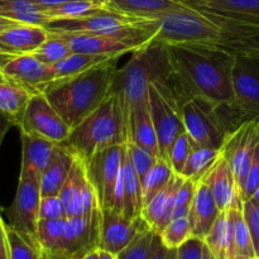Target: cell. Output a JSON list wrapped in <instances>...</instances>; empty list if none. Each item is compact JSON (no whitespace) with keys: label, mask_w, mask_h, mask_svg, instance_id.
Here are the masks:
<instances>
[{"label":"cell","mask_w":259,"mask_h":259,"mask_svg":"<svg viewBox=\"0 0 259 259\" xmlns=\"http://www.w3.org/2000/svg\"><path fill=\"white\" fill-rule=\"evenodd\" d=\"M40 200V177L35 175L20 174L14 201L5 210L10 227L38 245L39 243L37 232Z\"/></svg>","instance_id":"cell-7"},{"label":"cell","mask_w":259,"mask_h":259,"mask_svg":"<svg viewBox=\"0 0 259 259\" xmlns=\"http://www.w3.org/2000/svg\"><path fill=\"white\" fill-rule=\"evenodd\" d=\"M126 143L111 146L85 161L86 174L96 192L100 209L114 206L115 190L124 169Z\"/></svg>","instance_id":"cell-6"},{"label":"cell","mask_w":259,"mask_h":259,"mask_svg":"<svg viewBox=\"0 0 259 259\" xmlns=\"http://www.w3.org/2000/svg\"><path fill=\"white\" fill-rule=\"evenodd\" d=\"M114 57H119V56H103L72 52L66 58L58 61L55 65L50 66L53 81L60 80V78L71 77V76L85 72V71L91 70V68L101 65V63H105L106 61L111 60Z\"/></svg>","instance_id":"cell-28"},{"label":"cell","mask_w":259,"mask_h":259,"mask_svg":"<svg viewBox=\"0 0 259 259\" xmlns=\"http://www.w3.org/2000/svg\"><path fill=\"white\" fill-rule=\"evenodd\" d=\"M250 199H252L253 201L257 202V204H259V187H258L257 190H255V192H254V194H253V196L250 197Z\"/></svg>","instance_id":"cell-61"},{"label":"cell","mask_w":259,"mask_h":259,"mask_svg":"<svg viewBox=\"0 0 259 259\" xmlns=\"http://www.w3.org/2000/svg\"><path fill=\"white\" fill-rule=\"evenodd\" d=\"M119 58H111L78 75L52 81L43 89L42 93L71 131L111 95Z\"/></svg>","instance_id":"cell-3"},{"label":"cell","mask_w":259,"mask_h":259,"mask_svg":"<svg viewBox=\"0 0 259 259\" xmlns=\"http://www.w3.org/2000/svg\"><path fill=\"white\" fill-rule=\"evenodd\" d=\"M196 187L197 182L185 179L176 194V205L175 206H181V205L191 206L192 200H194L195 194H196Z\"/></svg>","instance_id":"cell-47"},{"label":"cell","mask_w":259,"mask_h":259,"mask_svg":"<svg viewBox=\"0 0 259 259\" xmlns=\"http://www.w3.org/2000/svg\"><path fill=\"white\" fill-rule=\"evenodd\" d=\"M66 220H67V218L53 220H39L37 238L42 250L60 254L63 237H65Z\"/></svg>","instance_id":"cell-33"},{"label":"cell","mask_w":259,"mask_h":259,"mask_svg":"<svg viewBox=\"0 0 259 259\" xmlns=\"http://www.w3.org/2000/svg\"><path fill=\"white\" fill-rule=\"evenodd\" d=\"M0 259H9V239H8L7 223L0 214Z\"/></svg>","instance_id":"cell-49"},{"label":"cell","mask_w":259,"mask_h":259,"mask_svg":"<svg viewBox=\"0 0 259 259\" xmlns=\"http://www.w3.org/2000/svg\"><path fill=\"white\" fill-rule=\"evenodd\" d=\"M220 157H222V149L195 146L180 176L200 182Z\"/></svg>","instance_id":"cell-31"},{"label":"cell","mask_w":259,"mask_h":259,"mask_svg":"<svg viewBox=\"0 0 259 259\" xmlns=\"http://www.w3.org/2000/svg\"><path fill=\"white\" fill-rule=\"evenodd\" d=\"M148 104L152 120L158 137L162 158L167 159L168 152L177 137L185 131L181 105L164 95L153 82L149 85Z\"/></svg>","instance_id":"cell-9"},{"label":"cell","mask_w":259,"mask_h":259,"mask_svg":"<svg viewBox=\"0 0 259 259\" xmlns=\"http://www.w3.org/2000/svg\"><path fill=\"white\" fill-rule=\"evenodd\" d=\"M38 259H65V258L61 257V255L58 254H55V253H50V252H46V250H42V253H40L39 258Z\"/></svg>","instance_id":"cell-54"},{"label":"cell","mask_w":259,"mask_h":259,"mask_svg":"<svg viewBox=\"0 0 259 259\" xmlns=\"http://www.w3.org/2000/svg\"><path fill=\"white\" fill-rule=\"evenodd\" d=\"M184 5L235 13V14L259 15V0H195Z\"/></svg>","instance_id":"cell-35"},{"label":"cell","mask_w":259,"mask_h":259,"mask_svg":"<svg viewBox=\"0 0 259 259\" xmlns=\"http://www.w3.org/2000/svg\"><path fill=\"white\" fill-rule=\"evenodd\" d=\"M258 144L259 121L249 120L228 134L222 147L223 156L232 166L240 192L247 180Z\"/></svg>","instance_id":"cell-12"},{"label":"cell","mask_w":259,"mask_h":259,"mask_svg":"<svg viewBox=\"0 0 259 259\" xmlns=\"http://www.w3.org/2000/svg\"><path fill=\"white\" fill-rule=\"evenodd\" d=\"M20 24H22V23L17 22V20H13V19H10V18L0 15V34L4 32H7V30L10 29V28H14V27H17V25H20Z\"/></svg>","instance_id":"cell-53"},{"label":"cell","mask_w":259,"mask_h":259,"mask_svg":"<svg viewBox=\"0 0 259 259\" xmlns=\"http://www.w3.org/2000/svg\"><path fill=\"white\" fill-rule=\"evenodd\" d=\"M201 181L210 187L220 211H228L234 207L243 206L240 190L232 166L223 153L217 163L202 177Z\"/></svg>","instance_id":"cell-17"},{"label":"cell","mask_w":259,"mask_h":259,"mask_svg":"<svg viewBox=\"0 0 259 259\" xmlns=\"http://www.w3.org/2000/svg\"><path fill=\"white\" fill-rule=\"evenodd\" d=\"M126 131H128V142H133L162 158L158 137L149 111V104L136 106L131 111Z\"/></svg>","instance_id":"cell-24"},{"label":"cell","mask_w":259,"mask_h":259,"mask_svg":"<svg viewBox=\"0 0 259 259\" xmlns=\"http://www.w3.org/2000/svg\"><path fill=\"white\" fill-rule=\"evenodd\" d=\"M205 245L209 248L218 259H230L235 255L234 227L228 211H220L211 230L204 239Z\"/></svg>","instance_id":"cell-27"},{"label":"cell","mask_w":259,"mask_h":259,"mask_svg":"<svg viewBox=\"0 0 259 259\" xmlns=\"http://www.w3.org/2000/svg\"><path fill=\"white\" fill-rule=\"evenodd\" d=\"M0 15L17 20L22 24L42 27L51 20L46 14V10L29 0H0Z\"/></svg>","instance_id":"cell-30"},{"label":"cell","mask_w":259,"mask_h":259,"mask_svg":"<svg viewBox=\"0 0 259 259\" xmlns=\"http://www.w3.org/2000/svg\"><path fill=\"white\" fill-rule=\"evenodd\" d=\"M20 136H22L20 174L35 175L40 177L45 169L50 166L58 144L33 134L20 133Z\"/></svg>","instance_id":"cell-22"},{"label":"cell","mask_w":259,"mask_h":259,"mask_svg":"<svg viewBox=\"0 0 259 259\" xmlns=\"http://www.w3.org/2000/svg\"><path fill=\"white\" fill-rule=\"evenodd\" d=\"M37 93L5 75L0 67V111L7 114L19 126L30 99Z\"/></svg>","instance_id":"cell-23"},{"label":"cell","mask_w":259,"mask_h":259,"mask_svg":"<svg viewBox=\"0 0 259 259\" xmlns=\"http://www.w3.org/2000/svg\"><path fill=\"white\" fill-rule=\"evenodd\" d=\"M100 240L99 249L113 254L120 253L141 230L149 228L143 217L129 219L114 209H100Z\"/></svg>","instance_id":"cell-15"},{"label":"cell","mask_w":259,"mask_h":259,"mask_svg":"<svg viewBox=\"0 0 259 259\" xmlns=\"http://www.w3.org/2000/svg\"><path fill=\"white\" fill-rule=\"evenodd\" d=\"M190 209H191V206H186V205L175 206L174 211H172V214H171V220L181 219V218H189Z\"/></svg>","instance_id":"cell-52"},{"label":"cell","mask_w":259,"mask_h":259,"mask_svg":"<svg viewBox=\"0 0 259 259\" xmlns=\"http://www.w3.org/2000/svg\"><path fill=\"white\" fill-rule=\"evenodd\" d=\"M77 157L58 144L53 159L51 161L50 166L45 169L40 176V194L42 197L46 196H57L60 195L66 180L68 179L71 169L75 164Z\"/></svg>","instance_id":"cell-25"},{"label":"cell","mask_w":259,"mask_h":259,"mask_svg":"<svg viewBox=\"0 0 259 259\" xmlns=\"http://www.w3.org/2000/svg\"><path fill=\"white\" fill-rule=\"evenodd\" d=\"M258 187H259V144L257 146V148H255L254 156H253V161H252V164H250L249 172H248L247 180H245V184L244 186H243L242 192H240L242 201L249 200Z\"/></svg>","instance_id":"cell-45"},{"label":"cell","mask_w":259,"mask_h":259,"mask_svg":"<svg viewBox=\"0 0 259 259\" xmlns=\"http://www.w3.org/2000/svg\"><path fill=\"white\" fill-rule=\"evenodd\" d=\"M108 9L98 7L90 0H71V2L63 3L55 8L46 10L51 20L53 19H76V18L89 17V15L98 14V13L105 12Z\"/></svg>","instance_id":"cell-34"},{"label":"cell","mask_w":259,"mask_h":259,"mask_svg":"<svg viewBox=\"0 0 259 259\" xmlns=\"http://www.w3.org/2000/svg\"><path fill=\"white\" fill-rule=\"evenodd\" d=\"M184 180L180 175H175L171 181L148 204L144 205L142 210L143 219L157 234H161L162 230L171 222V214L176 205V194Z\"/></svg>","instance_id":"cell-19"},{"label":"cell","mask_w":259,"mask_h":259,"mask_svg":"<svg viewBox=\"0 0 259 259\" xmlns=\"http://www.w3.org/2000/svg\"><path fill=\"white\" fill-rule=\"evenodd\" d=\"M220 209L210 187L204 181L197 182L196 194L192 200L189 219L191 223L192 237L204 240L211 230Z\"/></svg>","instance_id":"cell-21"},{"label":"cell","mask_w":259,"mask_h":259,"mask_svg":"<svg viewBox=\"0 0 259 259\" xmlns=\"http://www.w3.org/2000/svg\"><path fill=\"white\" fill-rule=\"evenodd\" d=\"M228 212H229V217L233 222V227H234L235 254L257 255L255 254L254 245H253L249 228H248L244 215H243V206L230 209L228 210Z\"/></svg>","instance_id":"cell-36"},{"label":"cell","mask_w":259,"mask_h":259,"mask_svg":"<svg viewBox=\"0 0 259 259\" xmlns=\"http://www.w3.org/2000/svg\"><path fill=\"white\" fill-rule=\"evenodd\" d=\"M196 144L194 143L191 137L186 132H184L181 136L177 137V139L174 142L171 148H169L168 156H167V161L169 162L175 174H181Z\"/></svg>","instance_id":"cell-41"},{"label":"cell","mask_w":259,"mask_h":259,"mask_svg":"<svg viewBox=\"0 0 259 259\" xmlns=\"http://www.w3.org/2000/svg\"><path fill=\"white\" fill-rule=\"evenodd\" d=\"M126 153L131 157L132 163H133L134 168H136L137 174H138L139 179H143L146 176L147 172L157 163L159 157L152 153L148 149L143 148V147L138 146V144L133 143V142H126Z\"/></svg>","instance_id":"cell-42"},{"label":"cell","mask_w":259,"mask_h":259,"mask_svg":"<svg viewBox=\"0 0 259 259\" xmlns=\"http://www.w3.org/2000/svg\"><path fill=\"white\" fill-rule=\"evenodd\" d=\"M185 100L200 99L214 106L234 100L235 56L207 48L166 43Z\"/></svg>","instance_id":"cell-2"},{"label":"cell","mask_w":259,"mask_h":259,"mask_svg":"<svg viewBox=\"0 0 259 259\" xmlns=\"http://www.w3.org/2000/svg\"><path fill=\"white\" fill-rule=\"evenodd\" d=\"M71 53H72V50L70 48V46L60 35L51 33L50 38L39 48H37L34 52L30 53V55L37 57L40 62L51 66L66 58Z\"/></svg>","instance_id":"cell-38"},{"label":"cell","mask_w":259,"mask_h":259,"mask_svg":"<svg viewBox=\"0 0 259 259\" xmlns=\"http://www.w3.org/2000/svg\"><path fill=\"white\" fill-rule=\"evenodd\" d=\"M171 70L166 43L154 40L132 53V58L118 68L111 94L118 98L126 125L131 111L136 106L148 104V90L152 82L164 80Z\"/></svg>","instance_id":"cell-4"},{"label":"cell","mask_w":259,"mask_h":259,"mask_svg":"<svg viewBox=\"0 0 259 259\" xmlns=\"http://www.w3.org/2000/svg\"><path fill=\"white\" fill-rule=\"evenodd\" d=\"M128 142L125 115L118 98L109 96L94 113L70 132L61 143L76 157L88 161L103 149Z\"/></svg>","instance_id":"cell-5"},{"label":"cell","mask_w":259,"mask_h":259,"mask_svg":"<svg viewBox=\"0 0 259 259\" xmlns=\"http://www.w3.org/2000/svg\"><path fill=\"white\" fill-rule=\"evenodd\" d=\"M174 2L179 3V4H181V5H184V4H187V3L195 2V0H174Z\"/></svg>","instance_id":"cell-62"},{"label":"cell","mask_w":259,"mask_h":259,"mask_svg":"<svg viewBox=\"0 0 259 259\" xmlns=\"http://www.w3.org/2000/svg\"><path fill=\"white\" fill-rule=\"evenodd\" d=\"M42 25L20 24L0 34V52L9 56L30 55L50 38Z\"/></svg>","instance_id":"cell-20"},{"label":"cell","mask_w":259,"mask_h":259,"mask_svg":"<svg viewBox=\"0 0 259 259\" xmlns=\"http://www.w3.org/2000/svg\"><path fill=\"white\" fill-rule=\"evenodd\" d=\"M29 2H32L33 4L42 8L43 10H47V9H51V8L57 7V5L63 4V3L71 2V0H29Z\"/></svg>","instance_id":"cell-51"},{"label":"cell","mask_w":259,"mask_h":259,"mask_svg":"<svg viewBox=\"0 0 259 259\" xmlns=\"http://www.w3.org/2000/svg\"><path fill=\"white\" fill-rule=\"evenodd\" d=\"M0 67L5 75L37 94L42 93L43 89L53 81L50 66L40 62L33 55L13 56Z\"/></svg>","instance_id":"cell-18"},{"label":"cell","mask_w":259,"mask_h":259,"mask_svg":"<svg viewBox=\"0 0 259 259\" xmlns=\"http://www.w3.org/2000/svg\"><path fill=\"white\" fill-rule=\"evenodd\" d=\"M10 57H13V56H9V55H5V53H3V52H0V66L3 65V63L5 62V61L8 60V58H10Z\"/></svg>","instance_id":"cell-60"},{"label":"cell","mask_w":259,"mask_h":259,"mask_svg":"<svg viewBox=\"0 0 259 259\" xmlns=\"http://www.w3.org/2000/svg\"><path fill=\"white\" fill-rule=\"evenodd\" d=\"M9 239V259H38L42 248L23 237L20 233L7 224Z\"/></svg>","instance_id":"cell-39"},{"label":"cell","mask_w":259,"mask_h":259,"mask_svg":"<svg viewBox=\"0 0 259 259\" xmlns=\"http://www.w3.org/2000/svg\"><path fill=\"white\" fill-rule=\"evenodd\" d=\"M58 196L62 200L67 218L91 214L100 207L95 190L88 179L83 159L78 157L76 158L68 179L66 180Z\"/></svg>","instance_id":"cell-14"},{"label":"cell","mask_w":259,"mask_h":259,"mask_svg":"<svg viewBox=\"0 0 259 259\" xmlns=\"http://www.w3.org/2000/svg\"><path fill=\"white\" fill-rule=\"evenodd\" d=\"M149 259H177V249L166 247L161 240L159 234H156L153 253Z\"/></svg>","instance_id":"cell-48"},{"label":"cell","mask_w":259,"mask_h":259,"mask_svg":"<svg viewBox=\"0 0 259 259\" xmlns=\"http://www.w3.org/2000/svg\"><path fill=\"white\" fill-rule=\"evenodd\" d=\"M156 19L158 32L154 40L259 60V15L181 5Z\"/></svg>","instance_id":"cell-1"},{"label":"cell","mask_w":259,"mask_h":259,"mask_svg":"<svg viewBox=\"0 0 259 259\" xmlns=\"http://www.w3.org/2000/svg\"><path fill=\"white\" fill-rule=\"evenodd\" d=\"M243 215L252 235L255 254L259 257V204L252 199L243 201Z\"/></svg>","instance_id":"cell-43"},{"label":"cell","mask_w":259,"mask_h":259,"mask_svg":"<svg viewBox=\"0 0 259 259\" xmlns=\"http://www.w3.org/2000/svg\"><path fill=\"white\" fill-rule=\"evenodd\" d=\"M205 242L200 238H190L186 243L177 248V259H202Z\"/></svg>","instance_id":"cell-46"},{"label":"cell","mask_w":259,"mask_h":259,"mask_svg":"<svg viewBox=\"0 0 259 259\" xmlns=\"http://www.w3.org/2000/svg\"><path fill=\"white\" fill-rule=\"evenodd\" d=\"M90 2L94 3V4H95V5H98V7L104 8V9H108L109 5H110L111 0H90Z\"/></svg>","instance_id":"cell-56"},{"label":"cell","mask_w":259,"mask_h":259,"mask_svg":"<svg viewBox=\"0 0 259 259\" xmlns=\"http://www.w3.org/2000/svg\"><path fill=\"white\" fill-rule=\"evenodd\" d=\"M171 164L167 159L159 158L157 163L149 169L146 176L141 180L142 197H143V207L148 204L175 176Z\"/></svg>","instance_id":"cell-32"},{"label":"cell","mask_w":259,"mask_h":259,"mask_svg":"<svg viewBox=\"0 0 259 259\" xmlns=\"http://www.w3.org/2000/svg\"><path fill=\"white\" fill-rule=\"evenodd\" d=\"M163 244L168 248L181 247L184 243H186L190 238H192L191 223L189 218H181V219L171 220L166 225L163 230L159 234Z\"/></svg>","instance_id":"cell-40"},{"label":"cell","mask_w":259,"mask_h":259,"mask_svg":"<svg viewBox=\"0 0 259 259\" xmlns=\"http://www.w3.org/2000/svg\"><path fill=\"white\" fill-rule=\"evenodd\" d=\"M147 19L105 10L76 19H53L45 25L50 33H113Z\"/></svg>","instance_id":"cell-16"},{"label":"cell","mask_w":259,"mask_h":259,"mask_svg":"<svg viewBox=\"0 0 259 259\" xmlns=\"http://www.w3.org/2000/svg\"><path fill=\"white\" fill-rule=\"evenodd\" d=\"M230 259H259L257 255H240V254H235L234 257H232Z\"/></svg>","instance_id":"cell-59"},{"label":"cell","mask_w":259,"mask_h":259,"mask_svg":"<svg viewBox=\"0 0 259 259\" xmlns=\"http://www.w3.org/2000/svg\"><path fill=\"white\" fill-rule=\"evenodd\" d=\"M18 128L20 133L42 137L57 144L62 143L71 132L70 126L43 93L35 94L30 99Z\"/></svg>","instance_id":"cell-11"},{"label":"cell","mask_w":259,"mask_h":259,"mask_svg":"<svg viewBox=\"0 0 259 259\" xmlns=\"http://www.w3.org/2000/svg\"><path fill=\"white\" fill-rule=\"evenodd\" d=\"M81 259H100V257H99V250L98 249L91 250V252H89L88 254L83 255Z\"/></svg>","instance_id":"cell-57"},{"label":"cell","mask_w":259,"mask_h":259,"mask_svg":"<svg viewBox=\"0 0 259 259\" xmlns=\"http://www.w3.org/2000/svg\"><path fill=\"white\" fill-rule=\"evenodd\" d=\"M12 126H14V123H13L12 119H10L7 114L0 111V146H2L3 139H4L7 132L9 131Z\"/></svg>","instance_id":"cell-50"},{"label":"cell","mask_w":259,"mask_h":259,"mask_svg":"<svg viewBox=\"0 0 259 259\" xmlns=\"http://www.w3.org/2000/svg\"><path fill=\"white\" fill-rule=\"evenodd\" d=\"M154 233L151 228L141 230L134 239L116 254L118 259H149L154 248Z\"/></svg>","instance_id":"cell-37"},{"label":"cell","mask_w":259,"mask_h":259,"mask_svg":"<svg viewBox=\"0 0 259 259\" xmlns=\"http://www.w3.org/2000/svg\"><path fill=\"white\" fill-rule=\"evenodd\" d=\"M67 218L65 206L60 196L42 197L39 205V220H53Z\"/></svg>","instance_id":"cell-44"},{"label":"cell","mask_w":259,"mask_h":259,"mask_svg":"<svg viewBox=\"0 0 259 259\" xmlns=\"http://www.w3.org/2000/svg\"><path fill=\"white\" fill-rule=\"evenodd\" d=\"M181 114L185 131L196 146L222 149L228 134L217 106L200 99H190L182 104Z\"/></svg>","instance_id":"cell-8"},{"label":"cell","mask_w":259,"mask_h":259,"mask_svg":"<svg viewBox=\"0 0 259 259\" xmlns=\"http://www.w3.org/2000/svg\"><path fill=\"white\" fill-rule=\"evenodd\" d=\"M98 250H99V257H100V259H118L116 258V254H113V253L106 252V250H101V249H98Z\"/></svg>","instance_id":"cell-55"},{"label":"cell","mask_w":259,"mask_h":259,"mask_svg":"<svg viewBox=\"0 0 259 259\" xmlns=\"http://www.w3.org/2000/svg\"><path fill=\"white\" fill-rule=\"evenodd\" d=\"M180 7L174 0H111L108 9L139 19H156Z\"/></svg>","instance_id":"cell-26"},{"label":"cell","mask_w":259,"mask_h":259,"mask_svg":"<svg viewBox=\"0 0 259 259\" xmlns=\"http://www.w3.org/2000/svg\"><path fill=\"white\" fill-rule=\"evenodd\" d=\"M100 207L88 215L68 217L60 254L65 259H81L94 249L100 240Z\"/></svg>","instance_id":"cell-13"},{"label":"cell","mask_w":259,"mask_h":259,"mask_svg":"<svg viewBox=\"0 0 259 259\" xmlns=\"http://www.w3.org/2000/svg\"><path fill=\"white\" fill-rule=\"evenodd\" d=\"M232 101L242 123L259 121V60L235 57L233 66Z\"/></svg>","instance_id":"cell-10"},{"label":"cell","mask_w":259,"mask_h":259,"mask_svg":"<svg viewBox=\"0 0 259 259\" xmlns=\"http://www.w3.org/2000/svg\"><path fill=\"white\" fill-rule=\"evenodd\" d=\"M143 197H142L141 179L132 163L131 157L125 153L124 162V207L123 214L129 219L142 217Z\"/></svg>","instance_id":"cell-29"},{"label":"cell","mask_w":259,"mask_h":259,"mask_svg":"<svg viewBox=\"0 0 259 259\" xmlns=\"http://www.w3.org/2000/svg\"><path fill=\"white\" fill-rule=\"evenodd\" d=\"M202 259H218L217 257H215L214 254H212L211 250L209 249V248L205 245L204 247V253H202Z\"/></svg>","instance_id":"cell-58"}]
</instances>
